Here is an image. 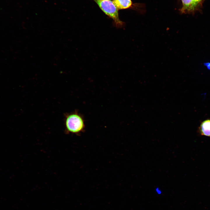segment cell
<instances>
[{
  "label": "cell",
  "mask_w": 210,
  "mask_h": 210,
  "mask_svg": "<svg viewBox=\"0 0 210 210\" xmlns=\"http://www.w3.org/2000/svg\"><path fill=\"white\" fill-rule=\"evenodd\" d=\"M204 66H205L209 70H210V62H206L204 63Z\"/></svg>",
  "instance_id": "cell-6"
},
{
  "label": "cell",
  "mask_w": 210,
  "mask_h": 210,
  "mask_svg": "<svg viewBox=\"0 0 210 210\" xmlns=\"http://www.w3.org/2000/svg\"><path fill=\"white\" fill-rule=\"evenodd\" d=\"M198 130L201 135L210 137V119L202 121L199 127Z\"/></svg>",
  "instance_id": "cell-3"
},
{
  "label": "cell",
  "mask_w": 210,
  "mask_h": 210,
  "mask_svg": "<svg viewBox=\"0 0 210 210\" xmlns=\"http://www.w3.org/2000/svg\"><path fill=\"white\" fill-rule=\"evenodd\" d=\"M112 1L118 10L128 8L132 4L131 0H113Z\"/></svg>",
  "instance_id": "cell-4"
},
{
  "label": "cell",
  "mask_w": 210,
  "mask_h": 210,
  "mask_svg": "<svg viewBox=\"0 0 210 210\" xmlns=\"http://www.w3.org/2000/svg\"><path fill=\"white\" fill-rule=\"evenodd\" d=\"M64 122L65 131L68 133L78 134L85 127L84 119L77 112L65 114Z\"/></svg>",
  "instance_id": "cell-1"
},
{
  "label": "cell",
  "mask_w": 210,
  "mask_h": 210,
  "mask_svg": "<svg viewBox=\"0 0 210 210\" xmlns=\"http://www.w3.org/2000/svg\"><path fill=\"white\" fill-rule=\"evenodd\" d=\"M100 9L112 19L115 26L118 28L123 27L125 24L119 18L118 10L111 0H93Z\"/></svg>",
  "instance_id": "cell-2"
},
{
  "label": "cell",
  "mask_w": 210,
  "mask_h": 210,
  "mask_svg": "<svg viewBox=\"0 0 210 210\" xmlns=\"http://www.w3.org/2000/svg\"><path fill=\"white\" fill-rule=\"evenodd\" d=\"M201 0H196V1L198 4Z\"/></svg>",
  "instance_id": "cell-7"
},
{
  "label": "cell",
  "mask_w": 210,
  "mask_h": 210,
  "mask_svg": "<svg viewBox=\"0 0 210 210\" xmlns=\"http://www.w3.org/2000/svg\"><path fill=\"white\" fill-rule=\"evenodd\" d=\"M183 4L182 10L183 11H190L193 10L198 3L196 0H181Z\"/></svg>",
  "instance_id": "cell-5"
}]
</instances>
